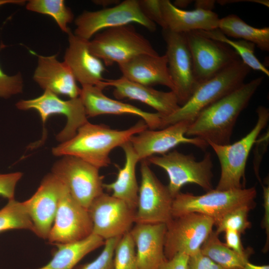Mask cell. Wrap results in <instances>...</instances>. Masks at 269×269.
<instances>
[{
    "mask_svg": "<svg viewBox=\"0 0 269 269\" xmlns=\"http://www.w3.org/2000/svg\"><path fill=\"white\" fill-rule=\"evenodd\" d=\"M263 76L244 83L202 111L189 125L185 135L217 145L231 143L234 128L241 113L260 86Z\"/></svg>",
    "mask_w": 269,
    "mask_h": 269,
    "instance_id": "obj_1",
    "label": "cell"
},
{
    "mask_svg": "<svg viewBox=\"0 0 269 269\" xmlns=\"http://www.w3.org/2000/svg\"><path fill=\"white\" fill-rule=\"evenodd\" d=\"M147 128L142 120L123 130L88 122L79 128L72 138L53 147L52 152L57 156L78 157L100 169L110 165L109 155L115 148L121 147L133 136Z\"/></svg>",
    "mask_w": 269,
    "mask_h": 269,
    "instance_id": "obj_2",
    "label": "cell"
},
{
    "mask_svg": "<svg viewBox=\"0 0 269 269\" xmlns=\"http://www.w3.org/2000/svg\"><path fill=\"white\" fill-rule=\"evenodd\" d=\"M250 70L240 59L213 78L199 83L184 105L171 115L162 117L160 129L180 122L191 124L204 109L243 84Z\"/></svg>",
    "mask_w": 269,
    "mask_h": 269,
    "instance_id": "obj_3",
    "label": "cell"
},
{
    "mask_svg": "<svg viewBox=\"0 0 269 269\" xmlns=\"http://www.w3.org/2000/svg\"><path fill=\"white\" fill-rule=\"evenodd\" d=\"M256 113L258 120L255 126L238 141L224 145L208 143L217 155L221 166V175L216 189L245 188V169L249 155L269 120V110L266 107L259 106Z\"/></svg>",
    "mask_w": 269,
    "mask_h": 269,
    "instance_id": "obj_4",
    "label": "cell"
},
{
    "mask_svg": "<svg viewBox=\"0 0 269 269\" xmlns=\"http://www.w3.org/2000/svg\"><path fill=\"white\" fill-rule=\"evenodd\" d=\"M256 196L255 186L228 190L213 189L200 195L180 192L173 198L172 216L173 218L197 213L211 218L215 224L225 214L238 207L255 206Z\"/></svg>",
    "mask_w": 269,
    "mask_h": 269,
    "instance_id": "obj_5",
    "label": "cell"
},
{
    "mask_svg": "<svg viewBox=\"0 0 269 269\" xmlns=\"http://www.w3.org/2000/svg\"><path fill=\"white\" fill-rule=\"evenodd\" d=\"M90 52L105 66L123 64L141 54L158 55L150 42L132 24L104 29L89 41Z\"/></svg>",
    "mask_w": 269,
    "mask_h": 269,
    "instance_id": "obj_6",
    "label": "cell"
},
{
    "mask_svg": "<svg viewBox=\"0 0 269 269\" xmlns=\"http://www.w3.org/2000/svg\"><path fill=\"white\" fill-rule=\"evenodd\" d=\"M146 160L167 173L169 177L167 186L173 198L181 188L188 183L196 184L206 191L213 189V163L209 152H206L200 161H197L192 154H185L177 150L160 156H151Z\"/></svg>",
    "mask_w": 269,
    "mask_h": 269,
    "instance_id": "obj_7",
    "label": "cell"
},
{
    "mask_svg": "<svg viewBox=\"0 0 269 269\" xmlns=\"http://www.w3.org/2000/svg\"><path fill=\"white\" fill-rule=\"evenodd\" d=\"M136 23L150 32L156 29V24L142 11L138 0H125L110 7L96 11H84L75 20L74 34L90 40L101 30Z\"/></svg>",
    "mask_w": 269,
    "mask_h": 269,
    "instance_id": "obj_8",
    "label": "cell"
},
{
    "mask_svg": "<svg viewBox=\"0 0 269 269\" xmlns=\"http://www.w3.org/2000/svg\"><path fill=\"white\" fill-rule=\"evenodd\" d=\"M214 224L211 218L197 213L173 217L166 224L164 247L166 259L179 253L190 257L199 252L213 231Z\"/></svg>",
    "mask_w": 269,
    "mask_h": 269,
    "instance_id": "obj_9",
    "label": "cell"
},
{
    "mask_svg": "<svg viewBox=\"0 0 269 269\" xmlns=\"http://www.w3.org/2000/svg\"><path fill=\"white\" fill-rule=\"evenodd\" d=\"M98 168L78 157L65 155L51 169L74 199L86 209L104 192L103 176Z\"/></svg>",
    "mask_w": 269,
    "mask_h": 269,
    "instance_id": "obj_10",
    "label": "cell"
},
{
    "mask_svg": "<svg viewBox=\"0 0 269 269\" xmlns=\"http://www.w3.org/2000/svg\"><path fill=\"white\" fill-rule=\"evenodd\" d=\"M146 160L141 161V182L139 186L135 223L167 224L173 218V198Z\"/></svg>",
    "mask_w": 269,
    "mask_h": 269,
    "instance_id": "obj_11",
    "label": "cell"
},
{
    "mask_svg": "<svg viewBox=\"0 0 269 269\" xmlns=\"http://www.w3.org/2000/svg\"><path fill=\"white\" fill-rule=\"evenodd\" d=\"M198 84L208 80L241 59L230 46L197 30L184 33Z\"/></svg>",
    "mask_w": 269,
    "mask_h": 269,
    "instance_id": "obj_12",
    "label": "cell"
},
{
    "mask_svg": "<svg viewBox=\"0 0 269 269\" xmlns=\"http://www.w3.org/2000/svg\"><path fill=\"white\" fill-rule=\"evenodd\" d=\"M166 43L165 55L168 71L173 82L175 93L180 106L190 98L199 84L194 73L192 58L185 33L162 29Z\"/></svg>",
    "mask_w": 269,
    "mask_h": 269,
    "instance_id": "obj_13",
    "label": "cell"
},
{
    "mask_svg": "<svg viewBox=\"0 0 269 269\" xmlns=\"http://www.w3.org/2000/svg\"><path fill=\"white\" fill-rule=\"evenodd\" d=\"M88 211L93 224L92 234L104 240L122 237L135 223L136 210L104 192L94 200Z\"/></svg>",
    "mask_w": 269,
    "mask_h": 269,
    "instance_id": "obj_14",
    "label": "cell"
},
{
    "mask_svg": "<svg viewBox=\"0 0 269 269\" xmlns=\"http://www.w3.org/2000/svg\"><path fill=\"white\" fill-rule=\"evenodd\" d=\"M20 110H34L39 114L43 124L52 115L60 114L67 118L63 129L56 135L61 143L72 138L80 127L88 122L80 97L63 100L52 92L45 90L41 96L32 99L21 100L16 104Z\"/></svg>",
    "mask_w": 269,
    "mask_h": 269,
    "instance_id": "obj_15",
    "label": "cell"
},
{
    "mask_svg": "<svg viewBox=\"0 0 269 269\" xmlns=\"http://www.w3.org/2000/svg\"><path fill=\"white\" fill-rule=\"evenodd\" d=\"M92 230L88 209L74 199L64 184L49 242L55 244L80 241L92 234Z\"/></svg>",
    "mask_w": 269,
    "mask_h": 269,
    "instance_id": "obj_16",
    "label": "cell"
},
{
    "mask_svg": "<svg viewBox=\"0 0 269 269\" xmlns=\"http://www.w3.org/2000/svg\"><path fill=\"white\" fill-rule=\"evenodd\" d=\"M191 123L183 121L158 130L147 129L133 136L130 142L139 161L155 154H164L180 144H190L205 149L208 144L197 137L185 135Z\"/></svg>",
    "mask_w": 269,
    "mask_h": 269,
    "instance_id": "obj_17",
    "label": "cell"
},
{
    "mask_svg": "<svg viewBox=\"0 0 269 269\" xmlns=\"http://www.w3.org/2000/svg\"><path fill=\"white\" fill-rule=\"evenodd\" d=\"M63 183L52 173L46 175L35 193L22 202L33 226V232L47 239L58 209Z\"/></svg>",
    "mask_w": 269,
    "mask_h": 269,
    "instance_id": "obj_18",
    "label": "cell"
},
{
    "mask_svg": "<svg viewBox=\"0 0 269 269\" xmlns=\"http://www.w3.org/2000/svg\"><path fill=\"white\" fill-rule=\"evenodd\" d=\"M104 89L98 86H85L81 88L79 97L87 117L133 115L140 117L149 129H160L162 117L159 114L147 112L134 105L111 99L104 94Z\"/></svg>",
    "mask_w": 269,
    "mask_h": 269,
    "instance_id": "obj_19",
    "label": "cell"
},
{
    "mask_svg": "<svg viewBox=\"0 0 269 269\" xmlns=\"http://www.w3.org/2000/svg\"><path fill=\"white\" fill-rule=\"evenodd\" d=\"M68 35L69 45L64 62L71 69L76 81L82 87L98 86L103 88V75L106 71L105 65L90 52L89 40L76 35L71 30Z\"/></svg>",
    "mask_w": 269,
    "mask_h": 269,
    "instance_id": "obj_20",
    "label": "cell"
},
{
    "mask_svg": "<svg viewBox=\"0 0 269 269\" xmlns=\"http://www.w3.org/2000/svg\"><path fill=\"white\" fill-rule=\"evenodd\" d=\"M102 85L104 88L114 87L113 94L117 99L138 101L153 108L162 117L171 115L180 107L173 91H158L130 81L123 76L116 79H104Z\"/></svg>",
    "mask_w": 269,
    "mask_h": 269,
    "instance_id": "obj_21",
    "label": "cell"
},
{
    "mask_svg": "<svg viewBox=\"0 0 269 269\" xmlns=\"http://www.w3.org/2000/svg\"><path fill=\"white\" fill-rule=\"evenodd\" d=\"M37 65L33 79L44 91L58 96L73 99L80 96L81 88L70 68L63 61H58L57 54L51 56L36 55Z\"/></svg>",
    "mask_w": 269,
    "mask_h": 269,
    "instance_id": "obj_22",
    "label": "cell"
},
{
    "mask_svg": "<svg viewBox=\"0 0 269 269\" xmlns=\"http://www.w3.org/2000/svg\"><path fill=\"white\" fill-rule=\"evenodd\" d=\"M166 225L136 223L129 233L134 242L139 269H158L166 260L164 252Z\"/></svg>",
    "mask_w": 269,
    "mask_h": 269,
    "instance_id": "obj_23",
    "label": "cell"
},
{
    "mask_svg": "<svg viewBox=\"0 0 269 269\" xmlns=\"http://www.w3.org/2000/svg\"><path fill=\"white\" fill-rule=\"evenodd\" d=\"M118 65L123 76L130 81L149 87L161 85L174 91L165 54H141Z\"/></svg>",
    "mask_w": 269,
    "mask_h": 269,
    "instance_id": "obj_24",
    "label": "cell"
},
{
    "mask_svg": "<svg viewBox=\"0 0 269 269\" xmlns=\"http://www.w3.org/2000/svg\"><path fill=\"white\" fill-rule=\"evenodd\" d=\"M160 3L166 27L172 31L184 33L218 28L220 18L213 11L183 10L175 7L169 0H160Z\"/></svg>",
    "mask_w": 269,
    "mask_h": 269,
    "instance_id": "obj_25",
    "label": "cell"
},
{
    "mask_svg": "<svg viewBox=\"0 0 269 269\" xmlns=\"http://www.w3.org/2000/svg\"><path fill=\"white\" fill-rule=\"evenodd\" d=\"M121 147L125 155V162L122 168H118L115 181L104 183V189L112 192V195L124 201L128 206L136 210L139 186L136 177V166L139 162L138 157L130 141Z\"/></svg>",
    "mask_w": 269,
    "mask_h": 269,
    "instance_id": "obj_26",
    "label": "cell"
},
{
    "mask_svg": "<svg viewBox=\"0 0 269 269\" xmlns=\"http://www.w3.org/2000/svg\"><path fill=\"white\" fill-rule=\"evenodd\" d=\"M105 241L99 236L91 234L80 241L55 244L57 249L50 261L35 269H74L85 256L104 246Z\"/></svg>",
    "mask_w": 269,
    "mask_h": 269,
    "instance_id": "obj_27",
    "label": "cell"
},
{
    "mask_svg": "<svg viewBox=\"0 0 269 269\" xmlns=\"http://www.w3.org/2000/svg\"><path fill=\"white\" fill-rule=\"evenodd\" d=\"M219 29L227 37L251 42L262 51H269V27L256 28L234 14L220 18Z\"/></svg>",
    "mask_w": 269,
    "mask_h": 269,
    "instance_id": "obj_28",
    "label": "cell"
},
{
    "mask_svg": "<svg viewBox=\"0 0 269 269\" xmlns=\"http://www.w3.org/2000/svg\"><path fill=\"white\" fill-rule=\"evenodd\" d=\"M212 231L201 248V252L224 269H241L249 262L253 250L250 248L244 255H240L228 248Z\"/></svg>",
    "mask_w": 269,
    "mask_h": 269,
    "instance_id": "obj_29",
    "label": "cell"
},
{
    "mask_svg": "<svg viewBox=\"0 0 269 269\" xmlns=\"http://www.w3.org/2000/svg\"><path fill=\"white\" fill-rule=\"evenodd\" d=\"M203 35L220 41L230 46L238 54L243 62L251 69L260 71L269 76V71L259 61L255 54V45L243 40H233L225 35L219 29L212 30H197Z\"/></svg>",
    "mask_w": 269,
    "mask_h": 269,
    "instance_id": "obj_30",
    "label": "cell"
},
{
    "mask_svg": "<svg viewBox=\"0 0 269 269\" xmlns=\"http://www.w3.org/2000/svg\"><path fill=\"white\" fill-rule=\"evenodd\" d=\"M30 11L51 16L63 32L68 33L70 29L68 24L74 19L71 9L63 0H30L26 4Z\"/></svg>",
    "mask_w": 269,
    "mask_h": 269,
    "instance_id": "obj_31",
    "label": "cell"
},
{
    "mask_svg": "<svg viewBox=\"0 0 269 269\" xmlns=\"http://www.w3.org/2000/svg\"><path fill=\"white\" fill-rule=\"evenodd\" d=\"M12 229H26L33 231V226L23 202L14 198L0 210V233Z\"/></svg>",
    "mask_w": 269,
    "mask_h": 269,
    "instance_id": "obj_32",
    "label": "cell"
},
{
    "mask_svg": "<svg viewBox=\"0 0 269 269\" xmlns=\"http://www.w3.org/2000/svg\"><path fill=\"white\" fill-rule=\"evenodd\" d=\"M255 206L244 205L238 207L225 214L215 225V232L219 235L226 230H233L243 234L251 227L248 215Z\"/></svg>",
    "mask_w": 269,
    "mask_h": 269,
    "instance_id": "obj_33",
    "label": "cell"
},
{
    "mask_svg": "<svg viewBox=\"0 0 269 269\" xmlns=\"http://www.w3.org/2000/svg\"><path fill=\"white\" fill-rule=\"evenodd\" d=\"M114 269H139L135 245L129 232L121 237L116 247Z\"/></svg>",
    "mask_w": 269,
    "mask_h": 269,
    "instance_id": "obj_34",
    "label": "cell"
},
{
    "mask_svg": "<svg viewBox=\"0 0 269 269\" xmlns=\"http://www.w3.org/2000/svg\"><path fill=\"white\" fill-rule=\"evenodd\" d=\"M121 238L106 240L102 251L94 260L80 265L74 269H114V252Z\"/></svg>",
    "mask_w": 269,
    "mask_h": 269,
    "instance_id": "obj_35",
    "label": "cell"
},
{
    "mask_svg": "<svg viewBox=\"0 0 269 269\" xmlns=\"http://www.w3.org/2000/svg\"><path fill=\"white\" fill-rule=\"evenodd\" d=\"M3 46H0V49ZM23 88V81L20 73L9 76L3 71L0 65V98H8L21 93Z\"/></svg>",
    "mask_w": 269,
    "mask_h": 269,
    "instance_id": "obj_36",
    "label": "cell"
},
{
    "mask_svg": "<svg viewBox=\"0 0 269 269\" xmlns=\"http://www.w3.org/2000/svg\"><path fill=\"white\" fill-rule=\"evenodd\" d=\"M138 2L142 11L149 20L160 26L162 29L167 28L162 15L160 0H138Z\"/></svg>",
    "mask_w": 269,
    "mask_h": 269,
    "instance_id": "obj_37",
    "label": "cell"
},
{
    "mask_svg": "<svg viewBox=\"0 0 269 269\" xmlns=\"http://www.w3.org/2000/svg\"><path fill=\"white\" fill-rule=\"evenodd\" d=\"M22 176L20 172L0 174V196L8 200L14 198L16 185Z\"/></svg>",
    "mask_w": 269,
    "mask_h": 269,
    "instance_id": "obj_38",
    "label": "cell"
},
{
    "mask_svg": "<svg viewBox=\"0 0 269 269\" xmlns=\"http://www.w3.org/2000/svg\"><path fill=\"white\" fill-rule=\"evenodd\" d=\"M188 267V269H224L201 251L189 257Z\"/></svg>",
    "mask_w": 269,
    "mask_h": 269,
    "instance_id": "obj_39",
    "label": "cell"
},
{
    "mask_svg": "<svg viewBox=\"0 0 269 269\" xmlns=\"http://www.w3.org/2000/svg\"><path fill=\"white\" fill-rule=\"evenodd\" d=\"M263 190V206L264 214L262 221V227L265 230L266 241L263 252H267L269 248V186L262 185Z\"/></svg>",
    "mask_w": 269,
    "mask_h": 269,
    "instance_id": "obj_40",
    "label": "cell"
},
{
    "mask_svg": "<svg viewBox=\"0 0 269 269\" xmlns=\"http://www.w3.org/2000/svg\"><path fill=\"white\" fill-rule=\"evenodd\" d=\"M224 233V244L228 248L240 255H244L248 251L250 248L245 249L243 247L240 233L233 230H226Z\"/></svg>",
    "mask_w": 269,
    "mask_h": 269,
    "instance_id": "obj_41",
    "label": "cell"
},
{
    "mask_svg": "<svg viewBox=\"0 0 269 269\" xmlns=\"http://www.w3.org/2000/svg\"><path fill=\"white\" fill-rule=\"evenodd\" d=\"M189 258L185 254H177L169 260L166 259L158 269H188Z\"/></svg>",
    "mask_w": 269,
    "mask_h": 269,
    "instance_id": "obj_42",
    "label": "cell"
},
{
    "mask_svg": "<svg viewBox=\"0 0 269 269\" xmlns=\"http://www.w3.org/2000/svg\"><path fill=\"white\" fill-rule=\"evenodd\" d=\"M215 0H195V9H200L206 11H212L215 7Z\"/></svg>",
    "mask_w": 269,
    "mask_h": 269,
    "instance_id": "obj_43",
    "label": "cell"
},
{
    "mask_svg": "<svg viewBox=\"0 0 269 269\" xmlns=\"http://www.w3.org/2000/svg\"><path fill=\"white\" fill-rule=\"evenodd\" d=\"M92 1L96 4L102 6L104 8H107L110 5L118 4L120 2V1L118 0H96Z\"/></svg>",
    "mask_w": 269,
    "mask_h": 269,
    "instance_id": "obj_44",
    "label": "cell"
},
{
    "mask_svg": "<svg viewBox=\"0 0 269 269\" xmlns=\"http://www.w3.org/2000/svg\"><path fill=\"white\" fill-rule=\"evenodd\" d=\"M241 269H269V266L268 265H257L252 264L249 261L245 264Z\"/></svg>",
    "mask_w": 269,
    "mask_h": 269,
    "instance_id": "obj_45",
    "label": "cell"
},
{
    "mask_svg": "<svg viewBox=\"0 0 269 269\" xmlns=\"http://www.w3.org/2000/svg\"><path fill=\"white\" fill-rule=\"evenodd\" d=\"M192 0H176L172 3L175 7L182 9V8L186 7L190 3L192 2Z\"/></svg>",
    "mask_w": 269,
    "mask_h": 269,
    "instance_id": "obj_46",
    "label": "cell"
},
{
    "mask_svg": "<svg viewBox=\"0 0 269 269\" xmlns=\"http://www.w3.org/2000/svg\"><path fill=\"white\" fill-rule=\"evenodd\" d=\"M26 3L25 0H0V7L6 4L23 5Z\"/></svg>",
    "mask_w": 269,
    "mask_h": 269,
    "instance_id": "obj_47",
    "label": "cell"
}]
</instances>
